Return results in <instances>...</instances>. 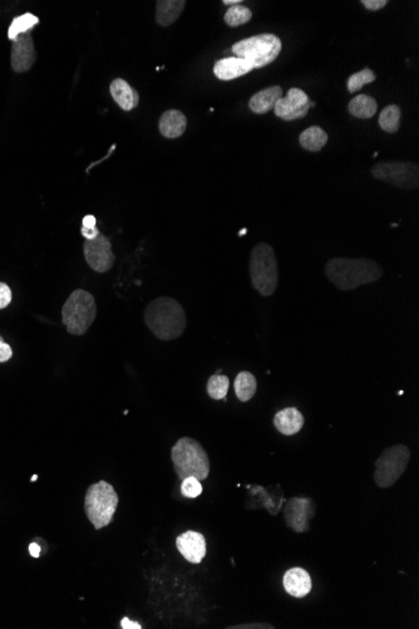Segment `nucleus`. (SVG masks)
I'll return each mask as SVG.
<instances>
[{
  "mask_svg": "<svg viewBox=\"0 0 419 629\" xmlns=\"http://www.w3.org/2000/svg\"><path fill=\"white\" fill-rule=\"evenodd\" d=\"M326 275L339 290L346 291L379 280L383 269L372 259L333 258L326 263Z\"/></svg>",
  "mask_w": 419,
  "mask_h": 629,
  "instance_id": "obj_1",
  "label": "nucleus"
},
{
  "mask_svg": "<svg viewBox=\"0 0 419 629\" xmlns=\"http://www.w3.org/2000/svg\"><path fill=\"white\" fill-rule=\"evenodd\" d=\"M144 321L153 335L161 340L181 337L188 326L181 304L169 296H160L152 301L144 310Z\"/></svg>",
  "mask_w": 419,
  "mask_h": 629,
  "instance_id": "obj_2",
  "label": "nucleus"
},
{
  "mask_svg": "<svg viewBox=\"0 0 419 629\" xmlns=\"http://www.w3.org/2000/svg\"><path fill=\"white\" fill-rule=\"evenodd\" d=\"M171 459L180 480L196 478L204 481L210 475V459L200 442L191 437H181L171 450Z\"/></svg>",
  "mask_w": 419,
  "mask_h": 629,
  "instance_id": "obj_3",
  "label": "nucleus"
},
{
  "mask_svg": "<svg viewBox=\"0 0 419 629\" xmlns=\"http://www.w3.org/2000/svg\"><path fill=\"white\" fill-rule=\"evenodd\" d=\"M250 277L252 287L263 296H271L279 284V266L273 246L259 243L251 252Z\"/></svg>",
  "mask_w": 419,
  "mask_h": 629,
  "instance_id": "obj_4",
  "label": "nucleus"
},
{
  "mask_svg": "<svg viewBox=\"0 0 419 629\" xmlns=\"http://www.w3.org/2000/svg\"><path fill=\"white\" fill-rule=\"evenodd\" d=\"M119 497L112 485L100 480L87 489L84 497V511L96 530H100L113 522L119 506Z\"/></svg>",
  "mask_w": 419,
  "mask_h": 629,
  "instance_id": "obj_5",
  "label": "nucleus"
},
{
  "mask_svg": "<svg viewBox=\"0 0 419 629\" xmlns=\"http://www.w3.org/2000/svg\"><path fill=\"white\" fill-rule=\"evenodd\" d=\"M97 317L94 296L87 290L77 289L63 304L62 321L72 335H83Z\"/></svg>",
  "mask_w": 419,
  "mask_h": 629,
  "instance_id": "obj_6",
  "label": "nucleus"
},
{
  "mask_svg": "<svg viewBox=\"0 0 419 629\" xmlns=\"http://www.w3.org/2000/svg\"><path fill=\"white\" fill-rule=\"evenodd\" d=\"M282 50V39L275 34L264 33L250 38L238 40L231 51L236 57L243 58L255 68H263L273 63Z\"/></svg>",
  "mask_w": 419,
  "mask_h": 629,
  "instance_id": "obj_7",
  "label": "nucleus"
},
{
  "mask_svg": "<svg viewBox=\"0 0 419 629\" xmlns=\"http://www.w3.org/2000/svg\"><path fill=\"white\" fill-rule=\"evenodd\" d=\"M411 457V450L404 445H395L386 448L376 461V484L382 489L393 486L406 471Z\"/></svg>",
  "mask_w": 419,
  "mask_h": 629,
  "instance_id": "obj_8",
  "label": "nucleus"
},
{
  "mask_svg": "<svg viewBox=\"0 0 419 629\" xmlns=\"http://www.w3.org/2000/svg\"><path fill=\"white\" fill-rule=\"evenodd\" d=\"M372 175L398 189H418L419 166L416 162L382 161L372 167Z\"/></svg>",
  "mask_w": 419,
  "mask_h": 629,
  "instance_id": "obj_9",
  "label": "nucleus"
},
{
  "mask_svg": "<svg viewBox=\"0 0 419 629\" xmlns=\"http://www.w3.org/2000/svg\"><path fill=\"white\" fill-rule=\"evenodd\" d=\"M83 252L87 264L97 273H107L112 269L116 257L112 252V244L103 234L93 240H86L83 244Z\"/></svg>",
  "mask_w": 419,
  "mask_h": 629,
  "instance_id": "obj_10",
  "label": "nucleus"
},
{
  "mask_svg": "<svg viewBox=\"0 0 419 629\" xmlns=\"http://www.w3.org/2000/svg\"><path fill=\"white\" fill-rule=\"evenodd\" d=\"M315 102L310 101L309 96L300 89H289L287 97H282L276 102L274 112L276 117L284 121H295L304 119Z\"/></svg>",
  "mask_w": 419,
  "mask_h": 629,
  "instance_id": "obj_11",
  "label": "nucleus"
},
{
  "mask_svg": "<svg viewBox=\"0 0 419 629\" xmlns=\"http://www.w3.org/2000/svg\"><path fill=\"white\" fill-rule=\"evenodd\" d=\"M314 501L309 497H291L285 506V520L289 528L295 533H305L309 530L307 520L314 515Z\"/></svg>",
  "mask_w": 419,
  "mask_h": 629,
  "instance_id": "obj_12",
  "label": "nucleus"
},
{
  "mask_svg": "<svg viewBox=\"0 0 419 629\" xmlns=\"http://www.w3.org/2000/svg\"><path fill=\"white\" fill-rule=\"evenodd\" d=\"M36 59L37 53L31 33L20 34L18 38L13 40L10 64L14 72L23 73L31 70Z\"/></svg>",
  "mask_w": 419,
  "mask_h": 629,
  "instance_id": "obj_13",
  "label": "nucleus"
},
{
  "mask_svg": "<svg viewBox=\"0 0 419 629\" xmlns=\"http://www.w3.org/2000/svg\"><path fill=\"white\" fill-rule=\"evenodd\" d=\"M176 547L182 556L192 564H200L206 555L205 536L192 530L177 536Z\"/></svg>",
  "mask_w": 419,
  "mask_h": 629,
  "instance_id": "obj_14",
  "label": "nucleus"
},
{
  "mask_svg": "<svg viewBox=\"0 0 419 629\" xmlns=\"http://www.w3.org/2000/svg\"><path fill=\"white\" fill-rule=\"evenodd\" d=\"M282 583H284V588L289 596L294 598L305 597L313 588L312 577L303 568L289 569L284 575Z\"/></svg>",
  "mask_w": 419,
  "mask_h": 629,
  "instance_id": "obj_15",
  "label": "nucleus"
},
{
  "mask_svg": "<svg viewBox=\"0 0 419 629\" xmlns=\"http://www.w3.org/2000/svg\"><path fill=\"white\" fill-rule=\"evenodd\" d=\"M254 70L247 61L243 58L227 57L218 61L213 66V75L221 81H232L245 76Z\"/></svg>",
  "mask_w": 419,
  "mask_h": 629,
  "instance_id": "obj_16",
  "label": "nucleus"
},
{
  "mask_svg": "<svg viewBox=\"0 0 419 629\" xmlns=\"http://www.w3.org/2000/svg\"><path fill=\"white\" fill-rule=\"evenodd\" d=\"M160 132L166 139H178L188 128V119L177 109H169L161 114L160 119Z\"/></svg>",
  "mask_w": 419,
  "mask_h": 629,
  "instance_id": "obj_17",
  "label": "nucleus"
},
{
  "mask_svg": "<svg viewBox=\"0 0 419 629\" xmlns=\"http://www.w3.org/2000/svg\"><path fill=\"white\" fill-rule=\"evenodd\" d=\"M274 426L284 436H293L304 426V416L296 407H287L276 414Z\"/></svg>",
  "mask_w": 419,
  "mask_h": 629,
  "instance_id": "obj_18",
  "label": "nucleus"
},
{
  "mask_svg": "<svg viewBox=\"0 0 419 629\" xmlns=\"http://www.w3.org/2000/svg\"><path fill=\"white\" fill-rule=\"evenodd\" d=\"M109 92L113 100L123 111H132L139 103V95L137 91L132 87L131 84L125 82L122 78H116L111 86Z\"/></svg>",
  "mask_w": 419,
  "mask_h": 629,
  "instance_id": "obj_19",
  "label": "nucleus"
},
{
  "mask_svg": "<svg viewBox=\"0 0 419 629\" xmlns=\"http://www.w3.org/2000/svg\"><path fill=\"white\" fill-rule=\"evenodd\" d=\"M282 97L280 86H271L252 96L249 101V107L254 114H265L275 107L276 102Z\"/></svg>",
  "mask_w": 419,
  "mask_h": 629,
  "instance_id": "obj_20",
  "label": "nucleus"
},
{
  "mask_svg": "<svg viewBox=\"0 0 419 629\" xmlns=\"http://www.w3.org/2000/svg\"><path fill=\"white\" fill-rule=\"evenodd\" d=\"M156 22L158 26H169L180 18L185 0H158L156 3Z\"/></svg>",
  "mask_w": 419,
  "mask_h": 629,
  "instance_id": "obj_21",
  "label": "nucleus"
},
{
  "mask_svg": "<svg viewBox=\"0 0 419 629\" xmlns=\"http://www.w3.org/2000/svg\"><path fill=\"white\" fill-rule=\"evenodd\" d=\"M328 133L319 126H312L303 131L299 137L301 147L307 151L319 152L328 142Z\"/></svg>",
  "mask_w": 419,
  "mask_h": 629,
  "instance_id": "obj_22",
  "label": "nucleus"
},
{
  "mask_svg": "<svg viewBox=\"0 0 419 629\" xmlns=\"http://www.w3.org/2000/svg\"><path fill=\"white\" fill-rule=\"evenodd\" d=\"M348 109L351 116H354L357 119H362V120H368L376 114L378 105L373 97L368 95H359L349 102Z\"/></svg>",
  "mask_w": 419,
  "mask_h": 629,
  "instance_id": "obj_23",
  "label": "nucleus"
},
{
  "mask_svg": "<svg viewBox=\"0 0 419 629\" xmlns=\"http://www.w3.org/2000/svg\"><path fill=\"white\" fill-rule=\"evenodd\" d=\"M234 387H235V392H236L238 400L241 402H247L257 393V378L251 372H240L235 378Z\"/></svg>",
  "mask_w": 419,
  "mask_h": 629,
  "instance_id": "obj_24",
  "label": "nucleus"
},
{
  "mask_svg": "<svg viewBox=\"0 0 419 629\" xmlns=\"http://www.w3.org/2000/svg\"><path fill=\"white\" fill-rule=\"evenodd\" d=\"M38 23H39V18L34 14L25 13L23 15L15 17L8 29V38L13 42L14 39L18 38L20 34L31 33V29L37 26Z\"/></svg>",
  "mask_w": 419,
  "mask_h": 629,
  "instance_id": "obj_25",
  "label": "nucleus"
},
{
  "mask_svg": "<svg viewBox=\"0 0 419 629\" xmlns=\"http://www.w3.org/2000/svg\"><path fill=\"white\" fill-rule=\"evenodd\" d=\"M402 111L397 105H389L379 114V126L384 132H398L401 127Z\"/></svg>",
  "mask_w": 419,
  "mask_h": 629,
  "instance_id": "obj_26",
  "label": "nucleus"
},
{
  "mask_svg": "<svg viewBox=\"0 0 419 629\" xmlns=\"http://www.w3.org/2000/svg\"><path fill=\"white\" fill-rule=\"evenodd\" d=\"M251 18H252V13H251L250 9L245 7L243 4H236V6L229 8L224 17L226 24L231 28L246 24L247 22H250Z\"/></svg>",
  "mask_w": 419,
  "mask_h": 629,
  "instance_id": "obj_27",
  "label": "nucleus"
},
{
  "mask_svg": "<svg viewBox=\"0 0 419 629\" xmlns=\"http://www.w3.org/2000/svg\"><path fill=\"white\" fill-rule=\"evenodd\" d=\"M230 386V379L222 374H213L207 381V393L213 400H224Z\"/></svg>",
  "mask_w": 419,
  "mask_h": 629,
  "instance_id": "obj_28",
  "label": "nucleus"
},
{
  "mask_svg": "<svg viewBox=\"0 0 419 629\" xmlns=\"http://www.w3.org/2000/svg\"><path fill=\"white\" fill-rule=\"evenodd\" d=\"M374 81H376V73L370 68H364L348 78V91L351 93H356L358 91L363 89L365 84H370Z\"/></svg>",
  "mask_w": 419,
  "mask_h": 629,
  "instance_id": "obj_29",
  "label": "nucleus"
},
{
  "mask_svg": "<svg viewBox=\"0 0 419 629\" xmlns=\"http://www.w3.org/2000/svg\"><path fill=\"white\" fill-rule=\"evenodd\" d=\"M202 491L204 489H202L200 480L192 478V476L182 480L181 492L183 497L195 499V497H200Z\"/></svg>",
  "mask_w": 419,
  "mask_h": 629,
  "instance_id": "obj_30",
  "label": "nucleus"
},
{
  "mask_svg": "<svg viewBox=\"0 0 419 629\" xmlns=\"http://www.w3.org/2000/svg\"><path fill=\"white\" fill-rule=\"evenodd\" d=\"M12 303V290L9 285L0 282V309H4Z\"/></svg>",
  "mask_w": 419,
  "mask_h": 629,
  "instance_id": "obj_31",
  "label": "nucleus"
},
{
  "mask_svg": "<svg viewBox=\"0 0 419 629\" xmlns=\"http://www.w3.org/2000/svg\"><path fill=\"white\" fill-rule=\"evenodd\" d=\"M12 347L9 346L8 343H6L4 340H3V337L0 335V363L8 362L9 359L12 358Z\"/></svg>",
  "mask_w": 419,
  "mask_h": 629,
  "instance_id": "obj_32",
  "label": "nucleus"
},
{
  "mask_svg": "<svg viewBox=\"0 0 419 629\" xmlns=\"http://www.w3.org/2000/svg\"><path fill=\"white\" fill-rule=\"evenodd\" d=\"M362 4L368 10L376 12V10H381L383 8L387 7L388 0H362Z\"/></svg>",
  "mask_w": 419,
  "mask_h": 629,
  "instance_id": "obj_33",
  "label": "nucleus"
},
{
  "mask_svg": "<svg viewBox=\"0 0 419 629\" xmlns=\"http://www.w3.org/2000/svg\"><path fill=\"white\" fill-rule=\"evenodd\" d=\"M229 629H274L275 627L273 624L268 623H247V624H238V626H231L227 627Z\"/></svg>",
  "mask_w": 419,
  "mask_h": 629,
  "instance_id": "obj_34",
  "label": "nucleus"
},
{
  "mask_svg": "<svg viewBox=\"0 0 419 629\" xmlns=\"http://www.w3.org/2000/svg\"><path fill=\"white\" fill-rule=\"evenodd\" d=\"M81 233L86 240H93L100 235V230L96 227V229H86V227H81Z\"/></svg>",
  "mask_w": 419,
  "mask_h": 629,
  "instance_id": "obj_35",
  "label": "nucleus"
},
{
  "mask_svg": "<svg viewBox=\"0 0 419 629\" xmlns=\"http://www.w3.org/2000/svg\"><path fill=\"white\" fill-rule=\"evenodd\" d=\"M96 225H97V220H96V218H94L93 215H86L84 218H83V221H82V227H86V229H96Z\"/></svg>",
  "mask_w": 419,
  "mask_h": 629,
  "instance_id": "obj_36",
  "label": "nucleus"
},
{
  "mask_svg": "<svg viewBox=\"0 0 419 629\" xmlns=\"http://www.w3.org/2000/svg\"><path fill=\"white\" fill-rule=\"evenodd\" d=\"M121 628L123 629H141L142 626L137 622H132L128 618H123L121 622Z\"/></svg>",
  "mask_w": 419,
  "mask_h": 629,
  "instance_id": "obj_37",
  "label": "nucleus"
},
{
  "mask_svg": "<svg viewBox=\"0 0 419 629\" xmlns=\"http://www.w3.org/2000/svg\"><path fill=\"white\" fill-rule=\"evenodd\" d=\"M40 552H42V549L38 545L37 543H31V545H29V553H31V556L33 558H39Z\"/></svg>",
  "mask_w": 419,
  "mask_h": 629,
  "instance_id": "obj_38",
  "label": "nucleus"
},
{
  "mask_svg": "<svg viewBox=\"0 0 419 629\" xmlns=\"http://www.w3.org/2000/svg\"><path fill=\"white\" fill-rule=\"evenodd\" d=\"M222 4L232 7V6H236V4H241V0H222Z\"/></svg>",
  "mask_w": 419,
  "mask_h": 629,
  "instance_id": "obj_39",
  "label": "nucleus"
},
{
  "mask_svg": "<svg viewBox=\"0 0 419 629\" xmlns=\"http://www.w3.org/2000/svg\"><path fill=\"white\" fill-rule=\"evenodd\" d=\"M38 475H33V478H31V483H34V481H37Z\"/></svg>",
  "mask_w": 419,
  "mask_h": 629,
  "instance_id": "obj_40",
  "label": "nucleus"
}]
</instances>
